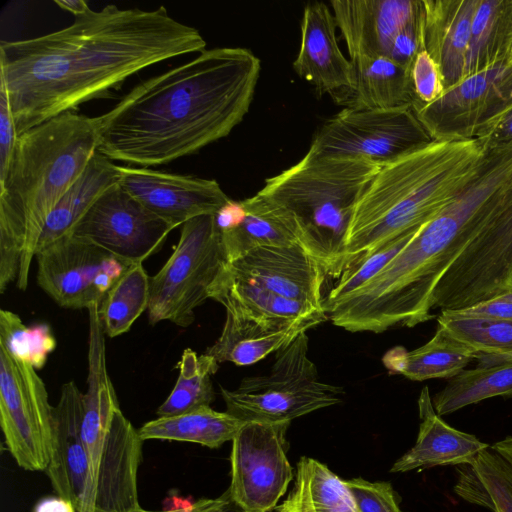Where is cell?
I'll list each match as a JSON object with an SVG mask.
<instances>
[{
    "mask_svg": "<svg viewBox=\"0 0 512 512\" xmlns=\"http://www.w3.org/2000/svg\"><path fill=\"white\" fill-rule=\"evenodd\" d=\"M36 370L0 346V426L6 449L20 468L45 472L53 452L55 406Z\"/></svg>",
    "mask_w": 512,
    "mask_h": 512,
    "instance_id": "8fae6325",
    "label": "cell"
},
{
    "mask_svg": "<svg viewBox=\"0 0 512 512\" xmlns=\"http://www.w3.org/2000/svg\"><path fill=\"white\" fill-rule=\"evenodd\" d=\"M502 1H479L466 56L465 77L489 65L490 44L504 11Z\"/></svg>",
    "mask_w": 512,
    "mask_h": 512,
    "instance_id": "f35d334b",
    "label": "cell"
},
{
    "mask_svg": "<svg viewBox=\"0 0 512 512\" xmlns=\"http://www.w3.org/2000/svg\"><path fill=\"white\" fill-rule=\"evenodd\" d=\"M512 289V170L454 241L435 272L424 302L456 310Z\"/></svg>",
    "mask_w": 512,
    "mask_h": 512,
    "instance_id": "ba28073f",
    "label": "cell"
},
{
    "mask_svg": "<svg viewBox=\"0 0 512 512\" xmlns=\"http://www.w3.org/2000/svg\"><path fill=\"white\" fill-rule=\"evenodd\" d=\"M332 12L349 58L387 57L396 36L418 20L423 1L332 0Z\"/></svg>",
    "mask_w": 512,
    "mask_h": 512,
    "instance_id": "44dd1931",
    "label": "cell"
},
{
    "mask_svg": "<svg viewBox=\"0 0 512 512\" xmlns=\"http://www.w3.org/2000/svg\"><path fill=\"white\" fill-rule=\"evenodd\" d=\"M437 322L477 354L512 351V320L462 317L441 310Z\"/></svg>",
    "mask_w": 512,
    "mask_h": 512,
    "instance_id": "e575fe53",
    "label": "cell"
},
{
    "mask_svg": "<svg viewBox=\"0 0 512 512\" xmlns=\"http://www.w3.org/2000/svg\"><path fill=\"white\" fill-rule=\"evenodd\" d=\"M497 396L512 397V362L461 371L433 396L432 403L443 416Z\"/></svg>",
    "mask_w": 512,
    "mask_h": 512,
    "instance_id": "1f68e13d",
    "label": "cell"
},
{
    "mask_svg": "<svg viewBox=\"0 0 512 512\" xmlns=\"http://www.w3.org/2000/svg\"><path fill=\"white\" fill-rule=\"evenodd\" d=\"M301 333L276 352L269 374L242 379L234 390L221 387L226 411L244 422H291L341 402L343 388L320 380Z\"/></svg>",
    "mask_w": 512,
    "mask_h": 512,
    "instance_id": "9c48e42d",
    "label": "cell"
},
{
    "mask_svg": "<svg viewBox=\"0 0 512 512\" xmlns=\"http://www.w3.org/2000/svg\"><path fill=\"white\" fill-rule=\"evenodd\" d=\"M219 512H245L243 511L237 504L233 502L230 495L225 503V505L222 507V509Z\"/></svg>",
    "mask_w": 512,
    "mask_h": 512,
    "instance_id": "f907efd6",
    "label": "cell"
},
{
    "mask_svg": "<svg viewBox=\"0 0 512 512\" xmlns=\"http://www.w3.org/2000/svg\"><path fill=\"white\" fill-rule=\"evenodd\" d=\"M274 512H315L306 493L302 479L296 475L293 490L287 498L278 505Z\"/></svg>",
    "mask_w": 512,
    "mask_h": 512,
    "instance_id": "bcb514c9",
    "label": "cell"
},
{
    "mask_svg": "<svg viewBox=\"0 0 512 512\" xmlns=\"http://www.w3.org/2000/svg\"><path fill=\"white\" fill-rule=\"evenodd\" d=\"M87 310L88 377L81 436L89 460L91 498L95 512H128L140 507L138 470L144 440L123 414L108 374L98 305Z\"/></svg>",
    "mask_w": 512,
    "mask_h": 512,
    "instance_id": "52a82bcc",
    "label": "cell"
},
{
    "mask_svg": "<svg viewBox=\"0 0 512 512\" xmlns=\"http://www.w3.org/2000/svg\"><path fill=\"white\" fill-rule=\"evenodd\" d=\"M382 165L368 160L305 156L265 180L258 192L290 218L299 245L327 277L345 270V240L354 207Z\"/></svg>",
    "mask_w": 512,
    "mask_h": 512,
    "instance_id": "8992f818",
    "label": "cell"
},
{
    "mask_svg": "<svg viewBox=\"0 0 512 512\" xmlns=\"http://www.w3.org/2000/svg\"><path fill=\"white\" fill-rule=\"evenodd\" d=\"M300 27V47L292 63L294 71L319 95L329 94L336 103L348 106L353 95L354 70L338 45L333 12L323 2L310 3L303 10Z\"/></svg>",
    "mask_w": 512,
    "mask_h": 512,
    "instance_id": "ac0fdd59",
    "label": "cell"
},
{
    "mask_svg": "<svg viewBox=\"0 0 512 512\" xmlns=\"http://www.w3.org/2000/svg\"><path fill=\"white\" fill-rule=\"evenodd\" d=\"M485 151L477 138L433 140L382 165L354 207L345 270L436 216L474 177Z\"/></svg>",
    "mask_w": 512,
    "mask_h": 512,
    "instance_id": "5b68a950",
    "label": "cell"
},
{
    "mask_svg": "<svg viewBox=\"0 0 512 512\" xmlns=\"http://www.w3.org/2000/svg\"><path fill=\"white\" fill-rule=\"evenodd\" d=\"M291 422H245L232 440L233 502L245 512H271L293 479L286 432Z\"/></svg>",
    "mask_w": 512,
    "mask_h": 512,
    "instance_id": "4fadbf2b",
    "label": "cell"
},
{
    "mask_svg": "<svg viewBox=\"0 0 512 512\" xmlns=\"http://www.w3.org/2000/svg\"><path fill=\"white\" fill-rule=\"evenodd\" d=\"M227 262L214 215L195 217L181 226L179 241L162 268L150 277L148 319L190 326L195 309Z\"/></svg>",
    "mask_w": 512,
    "mask_h": 512,
    "instance_id": "30bf717a",
    "label": "cell"
},
{
    "mask_svg": "<svg viewBox=\"0 0 512 512\" xmlns=\"http://www.w3.org/2000/svg\"><path fill=\"white\" fill-rule=\"evenodd\" d=\"M411 81L415 98L412 106L429 104L445 90L439 66L425 49H421L413 60Z\"/></svg>",
    "mask_w": 512,
    "mask_h": 512,
    "instance_id": "60d3db41",
    "label": "cell"
},
{
    "mask_svg": "<svg viewBox=\"0 0 512 512\" xmlns=\"http://www.w3.org/2000/svg\"><path fill=\"white\" fill-rule=\"evenodd\" d=\"M421 419L415 445L403 454L390 472H408L418 468L468 465L489 445L472 434L459 431L441 419L425 386L418 398Z\"/></svg>",
    "mask_w": 512,
    "mask_h": 512,
    "instance_id": "603a6c76",
    "label": "cell"
},
{
    "mask_svg": "<svg viewBox=\"0 0 512 512\" xmlns=\"http://www.w3.org/2000/svg\"><path fill=\"white\" fill-rule=\"evenodd\" d=\"M479 1H423L424 49L439 66L444 88L465 77V64L473 17Z\"/></svg>",
    "mask_w": 512,
    "mask_h": 512,
    "instance_id": "cb8c5ba5",
    "label": "cell"
},
{
    "mask_svg": "<svg viewBox=\"0 0 512 512\" xmlns=\"http://www.w3.org/2000/svg\"><path fill=\"white\" fill-rule=\"evenodd\" d=\"M512 101V63L499 61L464 77L435 101L412 106L434 140L470 139Z\"/></svg>",
    "mask_w": 512,
    "mask_h": 512,
    "instance_id": "9a60e30c",
    "label": "cell"
},
{
    "mask_svg": "<svg viewBox=\"0 0 512 512\" xmlns=\"http://www.w3.org/2000/svg\"><path fill=\"white\" fill-rule=\"evenodd\" d=\"M18 139L15 120L3 81L0 80V177L4 175Z\"/></svg>",
    "mask_w": 512,
    "mask_h": 512,
    "instance_id": "b9f144b4",
    "label": "cell"
},
{
    "mask_svg": "<svg viewBox=\"0 0 512 512\" xmlns=\"http://www.w3.org/2000/svg\"><path fill=\"white\" fill-rule=\"evenodd\" d=\"M485 148L512 143V101L476 133Z\"/></svg>",
    "mask_w": 512,
    "mask_h": 512,
    "instance_id": "ee69618b",
    "label": "cell"
},
{
    "mask_svg": "<svg viewBox=\"0 0 512 512\" xmlns=\"http://www.w3.org/2000/svg\"><path fill=\"white\" fill-rule=\"evenodd\" d=\"M448 311L462 317L512 320V289L466 308Z\"/></svg>",
    "mask_w": 512,
    "mask_h": 512,
    "instance_id": "7bdbcfd3",
    "label": "cell"
},
{
    "mask_svg": "<svg viewBox=\"0 0 512 512\" xmlns=\"http://www.w3.org/2000/svg\"><path fill=\"white\" fill-rule=\"evenodd\" d=\"M350 60L354 70V87L348 106L385 109L413 105L415 98L411 69L385 56Z\"/></svg>",
    "mask_w": 512,
    "mask_h": 512,
    "instance_id": "f546056e",
    "label": "cell"
},
{
    "mask_svg": "<svg viewBox=\"0 0 512 512\" xmlns=\"http://www.w3.org/2000/svg\"><path fill=\"white\" fill-rule=\"evenodd\" d=\"M234 275L277 295L323 308V268L299 244L263 246L226 262Z\"/></svg>",
    "mask_w": 512,
    "mask_h": 512,
    "instance_id": "d6986e66",
    "label": "cell"
},
{
    "mask_svg": "<svg viewBox=\"0 0 512 512\" xmlns=\"http://www.w3.org/2000/svg\"><path fill=\"white\" fill-rule=\"evenodd\" d=\"M0 346L40 369L55 348L56 341L48 325L27 327L17 314L1 309Z\"/></svg>",
    "mask_w": 512,
    "mask_h": 512,
    "instance_id": "8d00e7d4",
    "label": "cell"
},
{
    "mask_svg": "<svg viewBox=\"0 0 512 512\" xmlns=\"http://www.w3.org/2000/svg\"><path fill=\"white\" fill-rule=\"evenodd\" d=\"M478 367H489L512 362V351L496 354H477Z\"/></svg>",
    "mask_w": 512,
    "mask_h": 512,
    "instance_id": "c3c4849f",
    "label": "cell"
},
{
    "mask_svg": "<svg viewBox=\"0 0 512 512\" xmlns=\"http://www.w3.org/2000/svg\"><path fill=\"white\" fill-rule=\"evenodd\" d=\"M433 140L412 105L385 109L347 106L322 124L309 150L319 156L384 165Z\"/></svg>",
    "mask_w": 512,
    "mask_h": 512,
    "instance_id": "7c38bea8",
    "label": "cell"
},
{
    "mask_svg": "<svg viewBox=\"0 0 512 512\" xmlns=\"http://www.w3.org/2000/svg\"><path fill=\"white\" fill-rule=\"evenodd\" d=\"M150 277L143 263H134L118 278L98 305V315L108 337L127 332L148 309Z\"/></svg>",
    "mask_w": 512,
    "mask_h": 512,
    "instance_id": "d6a6232c",
    "label": "cell"
},
{
    "mask_svg": "<svg viewBox=\"0 0 512 512\" xmlns=\"http://www.w3.org/2000/svg\"><path fill=\"white\" fill-rule=\"evenodd\" d=\"M200 32L155 10L110 4L52 33L0 43V80L17 135L107 95L142 69L203 52Z\"/></svg>",
    "mask_w": 512,
    "mask_h": 512,
    "instance_id": "6da1fadb",
    "label": "cell"
},
{
    "mask_svg": "<svg viewBox=\"0 0 512 512\" xmlns=\"http://www.w3.org/2000/svg\"><path fill=\"white\" fill-rule=\"evenodd\" d=\"M120 186L174 228L202 215H214L229 200L216 180L117 166Z\"/></svg>",
    "mask_w": 512,
    "mask_h": 512,
    "instance_id": "e0dca14e",
    "label": "cell"
},
{
    "mask_svg": "<svg viewBox=\"0 0 512 512\" xmlns=\"http://www.w3.org/2000/svg\"><path fill=\"white\" fill-rule=\"evenodd\" d=\"M33 512H76V509L71 501L55 495L41 498Z\"/></svg>",
    "mask_w": 512,
    "mask_h": 512,
    "instance_id": "7dc6e473",
    "label": "cell"
},
{
    "mask_svg": "<svg viewBox=\"0 0 512 512\" xmlns=\"http://www.w3.org/2000/svg\"><path fill=\"white\" fill-rule=\"evenodd\" d=\"M316 325L313 322H305L276 329L226 313L219 338L206 349L205 354L218 363L251 365L286 347L301 333Z\"/></svg>",
    "mask_w": 512,
    "mask_h": 512,
    "instance_id": "484cf974",
    "label": "cell"
},
{
    "mask_svg": "<svg viewBox=\"0 0 512 512\" xmlns=\"http://www.w3.org/2000/svg\"><path fill=\"white\" fill-rule=\"evenodd\" d=\"M54 3L59 8L72 13L75 17H79L90 10L84 0H55Z\"/></svg>",
    "mask_w": 512,
    "mask_h": 512,
    "instance_id": "681fc988",
    "label": "cell"
},
{
    "mask_svg": "<svg viewBox=\"0 0 512 512\" xmlns=\"http://www.w3.org/2000/svg\"><path fill=\"white\" fill-rule=\"evenodd\" d=\"M228 498V490L217 498H201L198 500L174 495L166 499V505L162 510L150 511L140 506L128 512H219Z\"/></svg>",
    "mask_w": 512,
    "mask_h": 512,
    "instance_id": "f6af8a7d",
    "label": "cell"
},
{
    "mask_svg": "<svg viewBox=\"0 0 512 512\" xmlns=\"http://www.w3.org/2000/svg\"><path fill=\"white\" fill-rule=\"evenodd\" d=\"M315 512H359L344 480L325 464L303 456L297 473Z\"/></svg>",
    "mask_w": 512,
    "mask_h": 512,
    "instance_id": "d590c367",
    "label": "cell"
},
{
    "mask_svg": "<svg viewBox=\"0 0 512 512\" xmlns=\"http://www.w3.org/2000/svg\"><path fill=\"white\" fill-rule=\"evenodd\" d=\"M117 166L96 151L83 173L49 214L37 244L36 254L71 234L97 198L110 186L118 183Z\"/></svg>",
    "mask_w": 512,
    "mask_h": 512,
    "instance_id": "83f0119b",
    "label": "cell"
},
{
    "mask_svg": "<svg viewBox=\"0 0 512 512\" xmlns=\"http://www.w3.org/2000/svg\"><path fill=\"white\" fill-rule=\"evenodd\" d=\"M420 226L410 229L384 244L346 269L324 298L323 305L334 303L348 296L375 276L406 246Z\"/></svg>",
    "mask_w": 512,
    "mask_h": 512,
    "instance_id": "74e56055",
    "label": "cell"
},
{
    "mask_svg": "<svg viewBox=\"0 0 512 512\" xmlns=\"http://www.w3.org/2000/svg\"><path fill=\"white\" fill-rule=\"evenodd\" d=\"M218 367L219 363L205 353L199 356L192 349H185L178 364L176 383L158 407L157 416H175L210 406L215 398L211 376L217 372Z\"/></svg>",
    "mask_w": 512,
    "mask_h": 512,
    "instance_id": "836d02e7",
    "label": "cell"
},
{
    "mask_svg": "<svg viewBox=\"0 0 512 512\" xmlns=\"http://www.w3.org/2000/svg\"><path fill=\"white\" fill-rule=\"evenodd\" d=\"M173 229L116 183L97 198L71 234L134 264L158 250Z\"/></svg>",
    "mask_w": 512,
    "mask_h": 512,
    "instance_id": "2e32d148",
    "label": "cell"
},
{
    "mask_svg": "<svg viewBox=\"0 0 512 512\" xmlns=\"http://www.w3.org/2000/svg\"><path fill=\"white\" fill-rule=\"evenodd\" d=\"M512 170V146L488 149L474 177L375 276L348 296L323 305L335 326L382 333L423 323L429 284L444 256Z\"/></svg>",
    "mask_w": 512,
    "mask_h": 512,
    "instance_id": "277c9868",
    "label": "cell"
},
{
    "mask_svg": "<svg viewBox=\"0 0 512 512\" xmlns=\"http://www.w3.org/2000/svg\"><path fill=\"white\" fill-rule=\"evenodd\" d=\"M84 393L74 381L65 383L55 406L53 452L46 475L56 495L73 503L76 512H95L89 460L82 441Z\"/></svg>",
    "mask_w": 512,
    "mask_h": 512,
    "instance_id": "ffe728a7",
    "label": "cell"
},
{
    "mask_svg": "<svg viewBox=\"0 0 512 512\" xmlns=\"http://www.w3.org/2000/svg\"><path fill=\"white\" fill-rule=\"evenodd\" d=\"M100 121L72 111L18 136L0 177V292L25 291L49 214L83 173L99 143Z\"/></svg>",
    "mask_w": 512,
    "mask_h": 512,
    "instance_id": "3957f363",
    "label": "cell"
},
{
    "mask_svg": "<svg viewBox=\"0 0 512 512\" xmlns=\"http://www.w3.org/2000/svg\"><path fill=\"white\" fill-rule=\"evenodd\" d=\"M37 283L60 307L100 304L129 263L84 238L69 234L39 251Z\"/></svg>",
    "mask_w": 512,
    "mask_h": 512,
    "instance_id": "5bb4252c",
    "label": "cell"
},
{
    "mask_svg": "<svg viewBox=\"0 0 512 512\" xmlns=\"http://www.w3.org/2000/svg\"><path fill=\"white\" fill-rule=\"evenodd\" d=\"M241 203L244 215L239 223L219 230L227 262L258 247L299 244L292 221L271 200L257 193Z\"/></svg>",
    "mask_w": 512,
    "mask_h": 512,
    "instance_id": "4316f807",
    "label": "cell"
},
{
    "mask_svg": "<svg viewBox=\"0 0 512 512\" xmlns=\"http://www.w3.org/2000/svg\"><path fill=\"white\" fill-rule=\"evenodd\" d=\"M261 64L250 50L222 47L134 87L100 121L97 151L157 166L226 137L247 114Z\"/></svg>",
    "mask_w": 512,
    "mask_h": 512,
    "instance_id": "7a4b0ae2",
    "label": "cell"
},
{
    "mask_svg": "<svg viewBox=\"0 0 512 512\" xmlns=\"http://www.w3.org/2000/svg\"><path fill=\"white\" fill-rule=\"evenodd\" d=\"M477 353L437 326L434 336L424 345L406 351L394 347L383 356L390 373L401 374L413 381L451 379L474 359Z\"/></svg>",
    "mask_w": 512,
    "mask_h": 512,
    "instance_id": "f1b7e54d",
    "label": "cell"
},
{
    "mask_svg": "<svg viewBox=\"0 0 512 512\" xmlns=\"http://www.w3.org/2000/svg\"><path fill=\"white\" fill-rule=\"evenodd\" d=\"M232 316L283 329L299 323L317 325L328 319L325 310L292 300L237 277L223 265L209 290Z\"/></svg>",
    "mask_w": 512,
    "mask_h": 512,
    "instance_id": "7402d4cb",
    "label": "cell"
},
{
    "mask_svg": "<svg viewBox=\"0 0 512 512\" xmlns=\"http://www.w3.org/2000/svg\"><path fill=\"white\" fill-rule=\"evenodd\" d=\"M459 471L455 492L461 498L492 512H512V436L489 445Z\"/></svg>",
    "mask_w": 512,
    "mask_h": 512,
    "instance_id": "d4e9b609",
    "label": "cell"
},
{
    "mask_svg": "<svg viewBox=\"0 0 512 512\" xmlns=\"http://www.w3.org/2000/svg\"><path fill=\"white\" fill-rule=\"evenodd\" d=\"M344 481L359 512H403L389 482H369L362 478Z\"/></svg>",
    "mask_w": 512,
    "mask_h": 512,
    "instance_id": "ab89813d",
    "label": "cell"
},
{
    "mask_svg": "<svg viewBox=\"0 0 512 512\" xmlns=\"http://www.w3.org/2000/svg\"><path fill=\"white\" fill-rule=\"evenodd\" d=\"M244 423L227 411L204 406L175 416L158 417L144 423L138 431L144 441L189 442L216 449L232 441Z\"/></svg>",
    "mask_w": 512,
    "mask_h": 512,
    "instance_id": "4dcf8cb0",
    "label": "cell"
}]
</instances>
